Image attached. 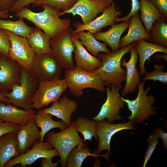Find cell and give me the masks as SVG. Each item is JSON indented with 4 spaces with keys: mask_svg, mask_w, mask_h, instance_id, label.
Returning <instances> with one entry per match:
<instances>
[{
    "mask_svg": "<svg viewBox=\"0 0 167 167\" xmlns=\"http://www.w3.org/2000/svg\"><path fill=\"white\" fill-rule=\"evenodd\" d=\"M96 132L99 144L97 149L93 153L99 154L101 152L106 150L109 155H112L110 143L112 137L116 133L125 130H134V122L130 120L126 122L118 124L109 123L106 119L101 121H96Z\"/></svg>",
    "mask_w": 167,
    "mask_h": 167,
    "instance_id": "cell-12",
    "label": "cell"
},
{
    "mask_svg": "<svg viewBox=\"0 0 167 167\" xmlns=\"http://www.w3.org/2000/svg\"><path fill=\"white\" fill-rule=\"evenodd\" d=\"M76 34L82 44L94 56L97 57L99 52L108 53L110 52L107 47L108 45L106 43L98 41L93 34L89 32L81 31Z\"/></svg>",
    "mask_w": 167,
    "mask_h": 167,
    "instance_id": "cell-30",
    "label": "cell"
},
{
    "mask_svg": "<svg viewBox=\"0 0 167 167\" xmlns=\"http://www.w3.org/2000/svg\"><path fill=\"white\" fill-rule=\"evenodd\" d=\"M35 0H16L12 6L9 9V11L15 12L25 7L32 3Z\"/></svg>",
    "mask_w": 167,
    "mask_h": 167,
    "instance_id": "cell-41",
    "label": "cell"
},
{
    "mask_svg": "<svg viewBox=\"0 0 167 167\" xmlns=\"http://www.w3.org/2000/svg\"><path fill=\"white\" fill-rule=\"evenodd\" d=\"M21 125L0 119V137L7 133L17 132Z\"/></svg>",
    "mask_w": 167,
    "mask_h": 167,
    "instance_id": "cell-39",
    "label": "cell"
},
{
    "mask_svg": "<svg viewBox=\"0 0 167 167\" xmlns=\"http://www.w3.org/2000/svg\"><path fill=\"white\" fill-rule=\"evenodd\" d=\"M52 158H41L40 163L41 167H56L58 163H53L52 161Z\"/></svg>",
    "mask_w": 167,
    "mask_h": 167,
    "instance_id": "cell-44",
    "label": "cell"
},
{
    "mask_svg": "<svg viewBox=\"0 0 167 167\" xmlns=\"http://www.w3.org/2000/svg\"><path fill=\"white\" fill-rule=\"evenodd\" d=\"M34 118L21 126L16 134L19 153L22 154L30 149L41 138L40 131Z\"/></svg>",
    "mask_w": 167,
    "mask_h": 167,
    "instance_id": "cell-18",
    "label": "cell"
},
{
    "mask_svg": "<svg viewBox=\"0 0 167 167\" xmlns=\"http://www.w3.org/2000/svg\"><path fill=\"white\" fill-rule=\"evenodd\" d=\"M39 82L29 71L22 67L20 82L9 92H2L11 104L25 110L33 109L32 99Z\"/></svg>",
    "mask_w": 167,
    "mask_h": 167,
    "instance_id": "cell-3",
    "label": "cell"
},
{
    "mask_svg": "<svg viewBox=\"0 0 167 167\" xmlns=\"http://www.w3.org/2000/svg\"><path fill=\"white\" fill-rule=\"evenodd\" d=\"M135 46L130 51L129 60L126 61V58H124L121 61V66L126 67V83L121 92V96L123 97L126 95L135 92L138 84L140 82V75L136 67L139 58Z\"/></svg>",
    "mask_w": 167,
    "mask_h": 167,
    "instance_id": "cell-17",
    "label": "cell"
},
{
    "mask_svg": "<svg viewBox=\"0 0 167 167\" xmlns=\"http://www.w3.org/2000/svg\"><path fill=\"white\" fill-rule=\"evenodd\" d=\"M11 42L9 56L23 68L31 71L36 54L26 37L6 30Z\"/></svg>",
    "mask_w": 167,
    "mask_h": 167,
    "instance_id": "cell-11",
    "label": "cell"
},
{
    "mask_svg": "<svg viewBox=\"0 0 167 167\" xmlns=\"http://www.w3.org/2000/svg\"><path fill=\"white\" fill-rule=\"evenodd\" d=\"M129 21L128 32L120 39V48L125 47L133 42L147 40L150 38V34L143 25L139 14L132 16Z\"/></svg>",
    "mask_w": 167,
    "mask_h": 167,
    "instance_id": "cell-22",
    "label": "cell"
},
{
    "mask_svg": "<svg viewBox=\"0 0 167 167\" xmlns=\"http://www.w3.org/2000/svg\"><path fill=\"white\" fill-rule=\"evenodd\" d=\"M10 47V41L6 30L0 29V53L8 55Z\"/></svg>",
    "mask_w": 167,
    "mask_h": 167,
    "instance_id": "cell-37",
    "label": "cell"
},
{
    "mask_svg": "<svg viewBox=\"0 0 167 167\" xmlns=\"http://www.w3.org/2000/svg\"><path fill=\"white\" fill-rule=\"evenodd\" d=\"M109 155L108 152L102 155L92 153L87 144L83 143L75 147L71 151L67 158L65 165L67 167H81L85 159L90 156L95 159L98 156L104 157L109 161Z\"/></svg>",
    "mask_w": 167,
    "mask_h": 167,
    "instance_id": "cell-27",
    "label": "cell"
},
{
    "mask_svg": "<svg viewBox=\"0 0 167 167\" xmlns=\"http://www.w3.org/2000/svg\"><path fill=\"white\" fill-rule=\"evenodd\" d=\"M17 132L5 134L0 137V167L12 158L20 155L16 139Z\"/></svg>",
    "mask_w": 167,
    "mask_h": 167,
    "instance_id": "cell-25",
    "label": "cell"
},
{
    "mask_svg": "<svg viewBox=\"0 0 167 167\" xmlns=\"http://www.w3.org/2000/svg\"><path fill=\"white\" fill-rule=\"evenodd\" d=\"M0 29L26 38L32 32L34 28L28 26L24 21V19L19 18L16 21L0 19Z\"/></svg>",
    "mask_w": 167,
    "mask_h": 167,
    "instance_id": "cell-32",
    "label": "cell"
},
{
    "mask_svg": "<svg viewBox=\"0 0 167 167\" xmlns=\"http://www.w3.org/2000/svg\"><path fill=\"white\" fill-rule=\"evenodd\" d=\"M120 89L111 84L105 89L107 99L102 105L98 114L93 119L101 121L104 119L112 123L115 120L122 119L119 115L121 109L125 107V102L122 99L119 91Z\"/></svg>",
    "mask_w": 167,
    "mask_h": 167,
    "instance_id": "cell-13",
    "label": "cell"
},
{
    "mask_svg": "<svg viewBox=\"0 0 167 167\" xmlns=\"http://www.w3.org/2000/svg\"><path fill=\"white\" fill-rule=\"evenodd\" d=\"M16 0H0V10L3 11L8 9L14 3Z\"/></svg>",
    "mask_w": 167,
    "mask_h": 167,
    "instance_id": "cell-43",
    "label": "cell"
},
{
    "mask_svg": "<svg viewBox=\"0 0 167 167\" xmlns=\"http://www.w3.org/2000/svg\"><path fill=\"white\" fill-rule=\"evenodd\" d=\"M116 5V4L113 2L109 6L104 10L101 15L87 23H75L73 27L76 29L73 30V34L81 31H88L93 34L99 32L104 27L112 26L115 24L114 19L122 14L121 11L117 10Z\"/></svg>",
    "mask_w": 167,
    "mask_h": 167,
    "instance_id": "cell-16",
    "label": "cell"
},
{
    "mask_svg": "<svg viewBox=\"0 0 167 167\" xmlns=\"http://www.w3.org/2000/svg\"><path fill=\"white\" fill-rule=\"evenodd\" d=\"M131 9L129 13L126 15L122 17H116L114 19L115 22L129 21L133 16L138 14L140 9V3L139 0H131Z\"/></svg>",
    "mask_w": 167,
    "mask_h": 167,
    "instance_id": "cell-38",
    "label": "cell"
},
{
    "mask_svg": "<svg viewBox=\"0 0 167 167\" xmlns=\"http://www.w3.org/2000/svg\"><path fill=\"white\" fill-rule=\"evenodd\" d=\"M135 47L139 55V73L141 75H144L147 72L145 67V63L151 56L157 52L167 54V48L149 42L145 40L137 41Z\"/></svg>",
    "mask_w": 167,
    "mask_h": 167,
    "instance_id": "cell-24",
    "label": "cell"
},
{
    "mask_svg": "<svg viewBox=\"0 0 167 167\" xmlns=\"http://www.w3.org/2000/svg\"><path fill=\"white\" fill-rule=\"evenodd\" d=\"M53 115L46 113L43 109H39L35 114L34 118L36 126L41 128V138L40 141H43L46 134L51 130L56 128H59L61 131L67 127L62 121L53 120Z\"/></svg>",
    "mask_w": 167,
    "mask_h": 167,
    "instance_id": "cell-26",
    "label": "cell"
},
{
    "mask_svg": "<svg viewBox=\"0 0 167 167\" xmlns=\"http://www.w3.org/2000/svg\"><path fill=\"white\" fill-rule=\"evenodd\" d=\"M78 0H35L32 3L35 6L47 5L54 7L62 12L71 8Z\"/></svg>",
    "mask_w": 167,
    "mask_h": 167,
    "instance_id": "cell-34",
    "label": "cell"
},
{
    "mask_svg": "<svg viewBox=\"0 0 167 167\" xmlns=\"http://www.w3.org/2000/svg\"><path fill=\"white\" fill-rule=\"evenodd\" d=\"M156 137L159 138L162 141L163 148L167 149V133L165 132L159 127H155L153 131V134Z\"/></svg>",
    "mask_w": 167,
    "mask_h": 167,
    "instance_id": "cell-42",
    "label": "cell"
},
{
    "mask_svg": "<svg viewBox=\"0 0 167 167\" xmlns=\"http://www.w3.org/2000/svg\"><path fill=\"white\" fill-rule=\"evenodd\" d=\"M129 23V21H124L118 24H115L107 31L98 32L93 34V36L97 40L103 41L109 45L111 51H118L120 49L121 36L128 28Z\"/></svg>",
    "mask_w": 167,
    "mask_h": 167,
    "instance_id": "cell-23",
    "label": "cell"
},
{
    "mask_svg": "<svg viewBox=\"0 0 167 167\" xmlns=\"http://www.w3.org/2000/svg\"><path fill=\"white\" fill-rule=\"evenodd\" d=\"M136 42L116 51L98 54L97 58L101 64L93 72L98 75L105 85L112 84L117 88H122V83L126 80V70L122 68V60L124 55L136 45Z\"/></svg>",
    "mask_w": 167,
    "mask_h": 167,
    "instance_id": "cell-2",
    "label": "cell"
},
{
    "mask_svg": "<svg viewBox=\"0 0 167 167\" xmlns=\"http://www.w3.org/2000/svg\"><path fill=\"white\" fill-rule=\"evenodd\" d=\"M145 82H140L138 84V92L135 99L130 100L121 96L122 100L126 103L131 113V115L128 117V119L137 123L143 122L150 115H155L156 113V107H152L155 102L154 97L148 95L151 86H148L144 90Z\"/></svg>",
    "mask_w": 167,
    "mask_h": 167,
    "instance_id": "cell-6",
    "label": "cell"
},
{
    "mask_svg": "<svg viewBox=\"0 0 167 167\" xmlns=\"http://www.w3.org/2000/svg\"><path fill=\"white\" fill-rule=\"evenodd\" d=\"M167 54L164 53L163 54H156L155 55V58L156 59H163L165 61H167Z\"/></svg>",
    "mask_w": 167,
    "mask_h": 167,
    "instance_id": "cell-47",
    "label": "cell"
},
{
    "mask_svg": "<svg viewBox=\"0 0 167 167\" xmlns=\"http://www.w3.org/2000/svg\"><path fill=\"white\" fill-rule=\"evenodd\" d=\"M78 106L75 101L65 96L52 102L50 107L43 109L46 113L61 119L68 127L71 122V115L77 110Z\"/></svg>",
    "mask_w": 167,
    "mask_h": 167,
    "instance_id": "cell-20",
    "label": "cell"
},
{
    "mask_svg": "<svg viewBox=\"0 0 167 167\" xmlns=\"http://www.w3.org/2000/svg\"><path fill=\"white\" fill-rule=\"evenodd\" d=\"M73 29L70 27L49 41L51 54L66 70L75 67L72 54L75 46L71 40Z\"/></svg>",
    "mask_w": 167,
    "mask_h": 167,
    "instance_id": "cell-7",
    "label": "cell"
},
{
    "mask_svg": "<svg viewBox=\"0 0 167 167\" xmlns=\"http://www.w3.org/2000/svg\"><path fill=\"white\" fill-rule=\"evenodd\" d=\"M149 34L146 41L167 48V24L164 19H160L154 22Z\"/></svg>",
    "mask_w": 167,
    "mask_h": 167,
    "instance_id": "cell-31",
    "label": "cell"
},
{
    "mask_svg": "<svg viewBox=\"0 0 167 167\" xmlns=\"http://www.w3.org/2000/svg\"><path fill=\"white\" fill-rule=\"evenodd\" d=\"M64 79L71 93L77 98L84 95L83 90L86 88L105 92V84L97 75L78 67L66 70Z\"/></svg>",
    "mask_w": 167,
    "mask_h": 167,
    "instance_id": "cell-5",
    "label": "cell"
},
{
    "mask_svg": "<svg viewBox=\"0 0 167 167\" xmlns=\"http://www.w3.org/2000/svg\"><path fill=\"white\" fill-rule=\"evenodd\" d=\"M11 104L0 101V119L22 126L34 118L36 112L33 109L25 110Z\"/></svg>",
    "mask_w": 167,
    "mask_h": 167,
    "instance_id": "cell-21",
    "label": "cell"
},
{
    "mask_svg": "<svg viewBox=\"0 0 167 167\" xmlns=\"http://www.w3.org/2000/svg\"><path fill=\"white\" fill-rule=\"evenodd\" d=\"M9 17L8 10L3 11L0 10V19H5Z\"/></svg>",
    "mask_w": 167,
    "mask_h": 167,
    "instance_id": "cell-45",
    "label": "cell"
},
{
    "mask_svg": "<svg viewBox=\"0 0 167 167\" xmlns=\"http://www.w3.org/2000/svg\"><path fill=\"white\" fill-rule=\"evenodd\" d=\"M62 68L51 53L36 55L31 72L39 83L59 79Z\"/></svg>",
    "mask_w": 167,
    "mask_h": 167,
    "instance_id": "cell-9",
    "label": "cell"
},
{
    "mask_svg": "<svg viewBox=\"0 0 167 167\" xmlns=\"http://www.w3.org/2000/svg\"><path fill=\"white\" fill-rule=\"evenodd\" d=\"M41 6L43 9L41 12H35L25 7L15 12V15L33 23L43 30L50 39L56 37L70 28L69 19L59 18L58 14L60 11L48 5Z\"/></svg>",
    "mask_w": 167,
    "mask_h": 167,
    "instance_id": "cell-1",
    "label": "cell"
},
{
    "mask_svg": "<svg viewBox=\"0 0 167 167\" xmlns=\"http://www.w3.org/2000/svg\"><path fill=\"white\" fill-rule=\"evenodd\" d=\"M45 135V141L58 152L62 167H66V160L71 151L84 142L76 130L75 121L72 122L70 125L64 130L57 132L49 131Z\"/></svg>",
    "mask_w": 167,
    "mask_h": 167,
    "instance_id": "cell-4",
    "label": "cell"
},
{
    "mask_svg": "<svg viewBox=\"0 0 167 167\" xmlns=\"http://www.w3.org/2000/svg\"><path fill=\"white\" fill-rule=\"evenodd\" d=\"M67 88L64 78L39 83L32 99V109L39 110L48 106L59 100Z\"/></svg>",
    "mask_w": 167,
    "mask_h": 167,
    "instance_id": "cell-8",
    "label": "cell"
},
{
    "mask_svg": "<svg viewBox=\"0 0 167 167\" xmlns=\"http://www.w3.org/2000/svg\"><path fill=\"white\" fill-rule=\"evenodd\" d=\"M154 4L167 21V0H148Z\"/></svg>",
    "mask_w": 167,
    "mask_h": 167,
    "instance_id": "cell-40",
    "label": "cell"
},
{
    "mask_svg": "<svg viewBox=\"0 0 167 167\" xmlns=\"http://www.w3.org/2000/svg\"><path fill=\"white\" fill-rule=\"evenodd\" d=\"M148 148L143 158V167H145L151 157L156 146L159 143L158 138L153 134L151 135L147 139Z\"/></svg>",
    "mask_w": 167,
    "mask_h": 167,
    "instance_id": "cell-36",
    "label": "cell"
},
{
    "mask_svg": "<svg viewBox=\"0 0 167 167\" xmlns=\"http://www.w3.org/2000/svg\"><path fill=\"white\" fill-rule=\"evenodd\" d=\"M114 0H78L70 9L60 12V17L66 14H71L73 16L78 15L81 17L83 23L85 24L93 20L97 15L102 12L109 6Z\"/></svg>",
    "mask_w": 167,
    "mask_h": 167,
    "instance_id": "cell-14",
    "label": "cell"
},
{
    "mask_svg": "<svg viewBox=\"0 0 167 167\" xmlns=\"http://www.w3.org/2000/svg\"><path fill=\"white\" fill-rule=\"evenodd\" d=\"M71 40L75 46L74 52L75 67L93 72L100 66L101 61L98 58L92 55L87 51L78 39L76 33L73 34Z\"/></svg>",
    "mask_w": 167,
    "mask_h": 167,
    "instance_id": "cell-19",
    "label": "cell"
},
{
    "mask_svg": "<svg viewBox=\"0 0 167 167\" xmlns=\"http://www.w3.org/2000/svg\"><path fill=\"white\" fill-rule=\"evenodd\" d=\"M0 101L4 102L6 103L11 104L10 100L6 97L2 92L0 91Z\"/></svg>",
    "mask_w": 167,
    "mask_h": 167,
    "instance_id": "cell-46",
    "label": "cell"
},
{
    "mask_svg": "<svg viewBox=\"0 0 167 167\" xmlns=\"http://www.w3.org/2000/svg\"><path fill=\"white\" fill-rule=\"evenodd\" d=\"M165 67V65L155 64L153 66V71L146 73L143 79V81L145 82L148 80H151L154 81H158L164 84H166L167 72L163 70Z\"/></svg>",
    "mask_w": 167,
    "mask_h": 167,
    "instance_id": "cell-35",
    "label": "cell"
},
{
    "mask_svg": "<svg viewBox=\"0 0 167 167\" xmlns=\"http://www.w3.org/2000/svg\"><path fill=\"white\" fill-rule=\"evenodd\" d=\"M75 121L77 131L80 133L83 136V142L86 140L91 141L93 137L97 141H98L96 132V120L93 119L91 120L88 118L79 116L76 119Z\"/></svg>",
    "mask_w": 167,
    "mask_h": 167,
    "instance_id": "cell-33",
    "label": "cell"
},
{
    "mask_svg": "<svg viewBox=\"0 0 167 167\" xmlns=\"http://www.w3.org/2000/svg\"><path fill=\"white\" fill-rule=\"evenodd\" d=\"M46 141L36 142L30 149L23 154L14 157L6 162L4 167H12L19 164L20 167L29 166L38 159L59 156L55 148Z\"/></svg>",
    "mask_w": 167,
    "mask_h": 167,
    "instance_id": "cell-10",
    "label": "cell"
},
{
    "mask_svg": "<svg viewBox=\"0 0 167 167\" xmlns=\"http://www.w3.org/2000/svg\"><path fill=\"white\" fill-rule=\"evenodd\" d=\"M140 19L146 31L149 34L154 22L160 19L165 20L158 9L148 0H139Z\"/></svg>",
    "mask_w": 167,
    "mask_h": 167,
    "instance_id": "cell-28",
    "label": "cell"
},
{
    "mask_svg": "<svg viewBox=\"0 0 167 167\" xmlns=\"http://www.w3.org/2000/svg\"><path fill=\"white\" fill-rule=\"evenodd\" d=\"M26 38L36 55L51 53L49 45L50 39L38 27L36 26Z\"/></svg>",
    "mask_w": 167,
    "mask_h": 167,
    "instance_id": "cell-29",
    "label": "cell"
},
{
    "mask_svg": "<svg viewBox=\"0 0 167 167\" xmlns=\"http://www.w3.org/2000/svg\"><path fill=\"white\" fill-rule=\"evenodd\" d=\"M22 67L9 55L0 53V91H10L13 85L19 84Z\"/></svg>",
    "mask_w": 167,
    "mask_h": 167,
    "instance_id": "cell-15",
    "label": "cell"
}]
</instances>
